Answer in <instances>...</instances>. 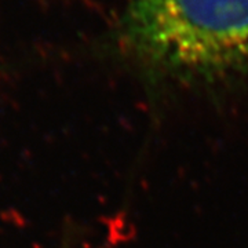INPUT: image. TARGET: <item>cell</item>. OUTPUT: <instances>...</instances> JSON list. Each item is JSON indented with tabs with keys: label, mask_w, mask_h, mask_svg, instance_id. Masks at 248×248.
Returning <instances> with one entry per match:
<instances>
[{
	"label": "cell",
	"mask_w": 248,
	"mask_h": 248,
	"mask_svg": "<svg viewBox=\"0 0 248 248\" xmlns=\"http://www.w3.org/2000/svg\"><path fill=\"white\" fill-rule=\"evenodd\" d=\"M116 45L153 80L248 78V0H127Z\"/></svg>",
	"instance_id": "cell-1"
}]
</instances>
